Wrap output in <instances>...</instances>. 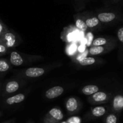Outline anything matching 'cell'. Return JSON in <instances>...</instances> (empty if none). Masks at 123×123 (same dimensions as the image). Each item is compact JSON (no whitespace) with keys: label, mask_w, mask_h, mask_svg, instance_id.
<instances>
[{"label":"cell","mask_w":123,"mask_h":123,"mask_svg":"<svg viewBox=\"0 0 123 123\" xmlns=\"http://www.w3.org/2000/svg\"><path fill=\"white\" fill-rule=\"evenodd\" d=\"M42 58H43L41 56L25 55L16 51H12L10 54L8 61L12 66L19 67L26 64L38 61Z\"/></svg>","instance_id":"1"},{"label":"cell","mask_w":123,"mask_h":123,"mask_svg":"<svg viewBox=\"0 0 123 123\" xmlns=\"http://www.w3.org/2000/svg\"><path fill=\"white\" fill-rule=\"evenodd\" d=\"M51 66L49 67H30L24 70L20 71L19 73L17 74V78H26V79H34V78H40L42 76L48 72L50 71L52 68L60 66Z\"/></svg>","instance_id":"2"},{"label":"cell","mask_w":123,"mask_h":123,"mask_svg":"<svg viewBox=\"0 0 123 123\" xmlns=\"http://www.w3.org/2000/svg\"><path fill=\"white\" fill-rule=\"evenodd\" d=\"M101 24H110L121 20V17L118 12L111 10H98L94 13Z\"/></svg>","instance_id":"3"},{"label":"cell","mask_w":123,"mask_h":123,"mask_svg":"<svg viewBox=\"0 0 123 123\" xmlns=\"http://www.w3.org/2000/svg\"><path fill=\"white\" fill-rule=\"evenodd\" d=\"M21 41L18 34L9 29L0 37V43L4 44L8 49L16 47L20 44Z\"/></svg>","instance_id":"4"},{"label":"cell","mask_w":123,"mask_h":123,"mask_svg":"<svg viewBox=\"0 0 123 123\" xmlns=\"http://www.w3.org/2000/svg\"><path fill=\"white\" fill-rule=\"evenodd\" d=\"M112 94L110 92L98 91L88 97V102L93 105L105 104L111 100Z\"/></svg>","instance_id":"5"},{"label":"cell","mask_w":123,"mask_h":123,"mask_svg":"<svg viewBox=\"0 0 123 123\" xmlns=\"http://www.w3.org/2000/svg\"><path fill=\"white\" fill-rule=\"evenodd\" d=\"M64 115L59 108H53L50 109L43 118L44 123H60L64 119Z\"/></svg>","instance_id":"6"},{"label":"cell","mask_w":123,"mask_h":123,"mask_svg":"<svg viewBox=\"0 0 123 123\" xmlns=\"http://www.w3.org/2000/svg\"><path fill=\"white\" fill-rule=\"evenodd\" d=\"M85 19V24L88 28V30H96L99 29L102 26V24L97 19L95 13L92 12H85L81 13Z\"/></svg>","instance_id":"7"},{"label":"cell","mask_w":123,"mask_h":123,"mask_svg":"<svg viewBox=\"0 0 123 123\" xmlns=\"http://www.w3.org/2000/svg\"><path fill=\"white\" fill-rule=\"evenodd\" d=\"M82 103L80 100L75 97H71L66 100V109L68 115H74L80 111Z\"/></svg>","instance_id":"8"},{"label":"cell","mask_w":123,"mask_h":123,"mask_svg":"<svg viewBox=\"0 0 123 123\" xmlns=\"http://www.w3.org/2000/svg\"><path fill=\"white\" fill-rule=\"evenodd\" d=\"M117 46V43L108 44L105 46H91L88 49V54L91 56H97V55H103L109 52L113 49H115Z\"/></svg>","instance_id":"9"},{"label":"cell","mask_w":123,"mask_h":123,"mask_svg":"<svg viewBox=\"0 0 123 123\" xmlns=\"http://www.w3.org/2000/svg\"><path fill=\"white\" fill-rule=\"evenodd\" d=\"M22 85V82L19 81V80H15V79L7 82L4 86L2 96L6 97V96H10V95L14 93L19 90Z\"/></svg>","instance_id":"10"},{"label":"cell","mask_w":123,"mask_h":123,"mask_svg":"<svg viewBox=\"0 0 123 123\" xmlns=\"http://www.w3.org/2000/svg\"><path fill=\"white\" fill-rule=\"evenodd\" d=\"M109 109L111 112L117 114H120L122 111L123 109V96L122 94H118L112 97Z\"/></svg>","instance_id":"11"},{"label":"cell","mask_w":123,"mask_h":123,"mask_svg":"<svg viewBox=\"0 0 123 123\" xmlns=\"http://www.w3.org/2000/svg\"><path fill=\"white\" fill-rule=\"evenodd\" d=\"M76 31L72 25L64 28L61 33V38L64 42L70 43L76 38Z\"/></svg>","instance_id":"12"},{"label":"cell","mask_w":123,"mask_h":123,"mask_svg":"<svg viewBox=\"0 0 123 123\" xmlns=\"http://www.w3.org/2000/svg\"><path fill=\"white\" fill-rule=\"evenodd\" d=\"M108 106H96L92 107L90 111L89 118L96 119L105 116L109 111Z\"/></svg>","instance_id":"13"},{"label":"cell","mask_w":123,"mask_h":123,"mask_svg":"<svg viewBox=\"0 0 123 123\" xmlns=\"http://www.w3.org/2000/svg\"><path fill=\"white\" fill-rule=\"evenodd\" d=\"M64 92V88L62 86L57 85L48 89L44 94V96L48 100H52L61 96Z\"/></svg>","instance_id":"14"},{"label":"cell","mask_w":123,"mask_h":123,"mask_svg":"<svg viewBox=\"0 0 123 123\" xmlns=\"http://www.w3.org/2000/svg\"><path fill=\"white\" fill-rule=\"evenodd\" d=\"M117 43V40L112 37H100L94 38L91 43L92 46H100L108 44Z\"/></svg>","instance_id":"15"},{"label":"cell","mask_w":123,"mask_h":123,"mask_svg":"<svg viewBox=\"0 0 123 123\" xmlns=\"http://www.w3.org/2000/svg\"><path fill=\"white\" fill-rule=\"evenodd\" d=\"M73 18H74V24H75L76 27L80 31L86 32L88 30V28L85 24V19H84L82 14L81 13H77V14H74Z\"/></svg>","instance_id":"16"},{"label":"cell","mask_w":123,"mask_h":123,"mask_svg":"<svg viewBox=\"0 0 123 123\" xmlns=\"http://www.w3.org/2000/svg\"><path fill=\"white\" fill-rule=\"evenodd\" d=\"M25 98H26L25 94L19 93L6 98L5 100V103L7 105H13L22 103L25 100Z\"/></svg>","instance_id":"17"},{"label":"cell","mask_w":123,"mask_h":123,"mask_svg":"<svg viewBox=\"0 0 123 123\" xmlns=\"http://www.w3.org/2000/svg\"><path fill=\"white\" fill-rule=\"evenodd\" d=\"M98 59L92 56L89 57H84L82 58L78 59L76 61V63L81 66H89L94 64L98 62Z\"/></svg>","instance_id":"18"},{"label":"cell","mask_w":123,"mask_h":123,"mask_svg":"<svg viewBox=\"0 0 123 123\" xmlns=\"http://www.w3.org/2000/svg\"><path fill=\"white\" fill-rule=\"evenodd\" d=\"M100 91V88L96 85H87L84 86L82 88L81 92L85 96H91L93 94L96 93L97 91Z\"/></svg>","instance_id":"19"},{"label":"cell","mask_w":123,"mask_h":123,"mask_svg":"<svg viewBox=\"0 0 123 123\" xmlns=\"http://www.w3.org/2000/svg\"><path fill=\"white\" fill-rule=\"evenodd\" d=\"M12 66L8 60L4 58H0V73L7 72L12 68Z\"/></svg>","instance_id":"20"},{"label":"cell","mask_w":123,"mask_h":123,"mask_svg":"<svg viewBox=\"0 0 123 123\" xmlns=\"http://www.w3.org/2000/svg\"><path fill=\"white\" fill-rule=\"evenodd\" d=\"M118 114L113 112L108 113L106 115L104 120L105 123H118Z\"/></svg>","instance_id":"21"},{"label":"cell","mask_w":123,"mask_h":123,"mask_svg":"<svg viewBox=\"0 0 123 123\" xmlns=\"http://www.w3.org/2000/svg\"><path fill=\"white\" fill-rule=\"evenodd\" d=\"M89 1L90 0H72L74 7L77 10H80L83 9Z\"/></svg>","instance_id":"22"},{"label":"cell","mask_w":123,"mask_h":123,"mask_svg":"<svg viewBox=\"0 0 123 123\" xmlns=\"http://www.w3.org/2000/svg\"><path fill=\"white\" fill-rule=\"evenodd\" d=\"M76 50V45L73 43H68V45L67 46L66 52L68 55H72L74 54Z\"/></svg>","instance_id":"23"},{"label":"cell","mask_w":123,"mask_h":123,"mask_svg":"<svg viewBox=\"0 0 123 123\" xmlns=\"http://www.w3.org/2000/svg\"><path fill=\"white\" fill-rule=\"evenodd\" d=\"M8 30L7 26L5 25L4 23L0 19V37Z\"/></svg>","instance_id":"24"},{"label":"cell","mask_w":123,"mask_h":123,"mask_svg":"<svg viewBox=\"0 0 123 123\" xmlns=\"http://www.w3.org/2000/svg\"><path fill=\"white\" fill-rule=\"evenodd\" d=\"M117 38L118 40L120 42L121 44L123 43V28L121 27L118 29L117 31Z\"/></svg>","instance_id":"25"},{"label":"cell","mask_w":123,"mask_h":123,"mask_svg":"<svg viewBox=\"0 0 123 123\" xmlns=\"http://www.w3.org/2000/svg\"><path fill=\"white\" fill-rule=\"evenodd\" d=\"M8 49L4 44L0 43V57L8 54Z\"/></svg>","instance_id":"26"},{"label":"cell","mask_w":123,"mask_h":123,"mask_svg":"<svg viewBox=\"0 0 123 123\" xmlns=\"http://www.w3.org/2000/svg\"><path fill=\"white\" fill-rule=\"evenodd\" d=\"M2 123H15V119H14V118L10 119V120H7V121H4V122H3Z\"/></svg>","instance_id":"27"},{"label":"cell","mask_w":123,"mask_h":123,"mask_svg":"<svg viewBox=\"0 0 123 123\" xmlns=\"http://www.w3.org/2000/svg\"><path fill=\"white\" fill-rule=\"evenodd\" d=\"M110 1V2H111L112 4H117L118 3V2H120L121 0H109Z\"/></svg>","instance_id":"28"},{"label":"cell","mask_w":123,"mask_h":123,"mask_svg":"<svg viewBox=\"0 0 123 123\" xmlns=\"http://www.w3.org/2000/svg\"><path fill=\"white\" fill-rule=\"evenodd\" d=\"M27 123H34L33 122V121H28V122Z\"/></svg>","instance_id":"29"},{"label":"cell","mask_w":123,"mask_h":123,"mask_svg":"<svg viewBox=\"0 0 123 123\" xmlns=\"http://www.w3.org/2000/svg\"><path fill=\"white\" fill-rule=\"evenodd\" d=\"M1 115H2V112H0V117H1Z\"/></svg>","instance_id":"30"}]
</instances>
